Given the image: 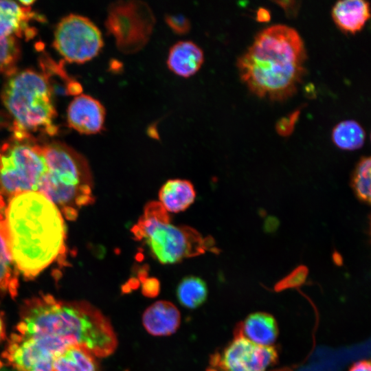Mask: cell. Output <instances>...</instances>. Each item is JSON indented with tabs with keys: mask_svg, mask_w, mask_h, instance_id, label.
<instances>
[{
	"mask_svg": "<svg viewBox=\"0 0 371 371\" xmlns=\"http://www.w3.org/2000/svg\"><path fill=\"white\" fill-rule=\"evenodd\" d=\"M370 16V4L363 0L339 1L332 9L335 23L346 33L361 31Z\"/></svg>",
	"mask_w": 371,
	"mask_h": 371,
	"instance_id": "cell-15",
	"label": "cell"
},
{
	"mask_svg": "<svg viewBox=\"0 0 371 371\" xmlns=\"http://www.w3.org/2000/svg\"><path fill=\"white\" fill-rule=\"evenodd\" d=\"M273 371H291L290 369H288V368H283V369H280V370H273Z\"/></svg>",
	"mask_w": 371,
	"mask_h": 371,
	"instance_id": "cell-38",
	"label": "cell"
},
{
	"mask_svg": "<svg viewBox=\"0 0 371 371\" xmlns=\"http://www.w3.org/2000/svg\"><path fill=\"white\" fill-rule=\"evenodd\" d=\"M16 329L24 336L27 331V326L23 321L20 322L17 326Z\"/></svg>",
	"mask_w": 371,
	"mask_h": 371,
	"instance_id": "cell-33",
	"label": "cell"
},
{
	"mask_svg": "<svg viewBox=\"0 0 371 371\" xmlns=\"http://www.w3.org/2000/svg\"><path fill=\"white\" fill-rule=\"evenodd\" d=\"M19 55V47L16 37L0 39V73L10 70Z\"/></svg>",
	"mask_w": 371,
	"mask_h": 371,
	"instance_id": "cell-23",
	"label": "cell"
},
{
	"mask_svg": "<svg viewBox=\"0 0 371 371\" xmlns=\"http://www.w3.org/2000/svg\"><path fill=\"white\" fill-rule=\"evenodd\" d=\"M21 316L27 326L23 339L54 359L74 346L105 357L117 346L109 319L85 301L47 304L32 298L25 302Z\"/></svg>",
	"mask_w": 371,
	"mask_h": 371,
	"instance_id": "cell-1",
	"label": "cell"
},
{
	"mask_svg": "<svg viewBox=\"0 0 371 371\" xmlns=\"http://www.w3.org/2000/svg\"><path fill=\"white\" fill-rule=\"evenodd\" d=\"M203 61L204 54L199 45L190 41H181L170 47L166 63L175 74L188 78L200 69Z\"/></svg>",
	"mask_w": 371,
	"mask_h": 371,
	"instance_id": "cell-13",
	"label": "cell"
},
{
	"mask_svg": "<svg viewBox=\"0 0 371 371\" xmlns=\"http://www.w3.org/2000/svg\"><path fill=\"white\" fill-rule=\"evenodd\" d=\"M5 207V206H1L0 207V214L4 212Z\"/></svg>",
	"mask_w": 371,
	"mask_h": 371,
	"instance_id": "cell-40",
	"label": "cell"
},
{
	"mask_svg": "<svg viewBox=\"0 0 371 371\" xmlns=\"http://www.w3.org/2000/svg\"><path fill=\"white\" fill-rule=\"evenodd\" d=\"M31 16L29 8L13 1L0 0V39L21 35L27 28Z\"/></svg>",
	"mask_w": 371,
	"mask_h": 371,
	"instance_id": "cell-17",
	"label": "cell"
},
{
	"mask_svg": "<svg viewBox=\"0 0 371 371\" xmlns=\"http://www.w3.org/2000/svg\"><path fill=\"white\" fill-rule=\"evenodd\" d=\"M45 170L38 191L49 199L68 220L92 203L93 181L85 158L66 144L53 142L42 145Z\"/></svg>",
	"mask_w": 371,
	"mask_h": 371,
	"instance_id": "cell-4",
	"label": "cell"
},
{
	"mask_svg": "<svg viewBox=\"0 0 371 371\" xmlns=\"http://www.w3.org/2000/svg\"><path fill=\"white\" fill-rule=\"evenodd\" d=\"M0 371H10V370H8L6 369H3V370H0Z\"/></svg>",
	"mask_w": 371,
	"mask_h": 371,
	"instance_id": "cell-42",
	"label": "cell"
},
{
	"mask_svg": "<svg viewBox=\"0 0 371 371\" xmlns=\"http://www.w3.org/2000/svg\"><path fill=\"white\" fill-rule=\"evenodd\" d=\"M52 371H100V369L92 354L74 346L54 359Z\"/></svg>",
	"mask_w": 371,
	"mask_h": 371,
	"instance_id": "cell-18",
	"label": "cell"
},
{
	"mask_svg": "<svg viewBox=\"0 0 371 371\" xmlns=\"http://www.w3.org/2000/svg\"><path fill=\"white\" fill-rule=\"evenodd\" d=\"M3 367V362L0 360V369Z\"/></svg>",
	"mask_w": 371,
	"mask_h": 371,
	"instance_id": "cell-41",
	"label": "cell"
},
{
	"mask_svg": "<svg viewBox=\"0 0 371 371\" xmlns=\"http://www.w3.org/2000/svg\"><path fill=\"white\" fill-rule=\"evenodd\" d=\"M300 113V110H297L289 114L287 117L280 119L276 124L277 133L283 137L289 136L294 131V126L298 120Z\"/></svg>",
	"mask_w": 371,
	"mask_h": 371,
	"instance_id": "cell-26",
	"label": "cell"
},
{
	"mask_svg": "<svg viewBox=\"0 0 371 371\" xmlns=\"http://www.w3.org/2000/svg\"><path fill=\"white\" fill-rule=\"evenodd\" d=\"M304 42L297 32L275 25L259 32L239 57L241 80L260 98L283 101L297 91L305 74Z\"/></svg>",
	"mask_w": 371,
	"mask_h": 371,
	"instance_id": "cell-3",
	"label": "cell"
},
{
	"mask_svg": "<svg viewBox=\"0 0 371 371\" xmlns=\"http://www.w3.org/2000/svg\"><path fill=\"white\" fill-rule=\"evenodd\" d=\"M348 371H371V365L369 360L363 359L354 363Z\"/></svg>",
	"mask_w": 371,
	"mask_h": 371,
	"instance_id": "cell-29",
	"label": "cell"
},
{
	"mask_svg": "<svg viewBox=\"0 0 371 371\" xmlns=\"http://www.w3.org/2000/svg\"><path fill=\"white\" fill-rule=\"evenodd\" d=\"M207 286L205 281L199 277L188 276L178 284L176 295L183 306L194 309L201 306L207 297Z\"/></svg>",
	"mask_w": 371,
	"mask_h": 371,
	"instance_id": "cell-19",
	"label": "cell"
},
{
	"mask_svg": "<svg viewBox=\"0 0 371 371\" xmlns=\"http://www.w3.org/2000/svg\"><path fill=\"white\" fill-rule=\"evenodd\" d=\"M34 2V1L33 0H23V1H19V3L23 7H29L30 5H31Z\"/></svg>",
	"mask_w": 371,
	"mask_h": 371,
	"instance_id": "cell-37",
	"label": "cell"
},
{
	"mask_svg": "<svg viewBox=\"0 0 371 371\" xmlns=\"http://www.w3.org/2000/svg\"><path fill=\"white\" fill-rule=\"evenodd\" d=\"M142 293L147 297H155L160 291L159 281L155 278H148L142 280Z\"/></svg>",
	"mask_w": 371,
	"mask_h": 371,
	"instance_id": "cell-27",
	"label": "cell"
},
{
	"mask_svg": "<svg viewBox=\"0 0 371 371\" xmlns=\"http://www.w3.org/2000/svg\"><path fill=\"white\" fill-rule=\"evenodd\" d=\"M103 45L100 30L85 16L69 14L56 27L54 46L68 62L89 61L100 52Z\"/></svg>",
	"mask_w": 371,
	"mask_h": 371,
	"instance_id": "cell-9",
	"label": "cell"
},
{
	"mask_svg": "<svg viewBox=\"0 0 371 371\" xmlns=\"http://www.w3.org/2000/svg\"><path fill=\"white\" fill-rule=\"evenodd\" d=\"M165 21L171 30L178 34L184 35L191 28L190 20L182 14H170L165 16Z\"/></svg>",
	"mask_w": 371,
	"mask_h": 371,
	"instance_id": "cell-25",
	"label": "cell"
},
{
	"mask_svg": "<svg viewBox=\"0 0 371 371\" xmlns=\"http://www.w3.org/2000/svg\"><path fill=\"white\" fill-rule=\"evenodd\" d=\"M155 23L150 6L142 1H118L108 8L106 28L124 54L142 49L149 41Z\"/></svg>",
	"mask_w": 371,
	"mask_h": 371,
	"instance_id": "cell-8",
	"label": "cell"
},
{
	"mask_svg": "<svg viewBox=\"0 0 371 371\" xmlns=\"http://www.w3.org/2000/svg\"><path fill=\"white\" fill-rule=\"evenodd\" d=\"M333 259L334 262L337 265H341L343 262L342 257L338 252L335 251L333 253Z\"/></svg>",
	"mask_w": 371,
	"mask_h": 371,
	"instance_id": "cell-34",
	"label": "cell"
},
{
	"mask_svg": "<svg viewBox=\"0 0 371 371\" xmlns=\"http://www.w3.org/2000/svg\"><path fill=\"white\" fill-rule=\"evenodd\" d=\"M371 159L363 157L356 165L351 177V187L356 197L361 202L370 203Z\"/></svg>",
	"mask_w": 371,
	"mask_h": 371,
	"instance_id": "cell-21",
	"label": "cell"
},
{
	"mask_svg": "<svg viewBox=\"0 0 371 371\" xmlns=\"http://www.w3.org/2000/svg\"><path fill=\"white\" fill-rule=\"evenodd\" d=\"M271 19V14L268 10L264 8H259L256 12V20L258 22L265 23Z\"/></svg>",
	"mask_w": 371,
	"mask_h": 371,
	"instance_id": "cell-32",
	"label": "cell"
},
{
	"mask_svg": "<svg viewBox=\"0 0 371 371\" xmlns=\"http://www.w3.org/2000/svg\"><path fill=\"white\" fill-rule=\"evenodd\" d=\"M10 339L11 340L10 341V342L16 344L21 343L23 340V336H21L16 334H12L10 336Z\"/></svg>",
	"mask_w": 371,
	"mask_h": 371,
	"instance_id": "cell-35",
	"label": "cell"
},
{
	"mask_svg": "<svg viewBox=\"0 0 371 371\" xmlns=\"http://www.w3.org/2000/svg\"><path fill=\"white\" fill-rule=\"evenodd\" d=\"M365 139L364 129L355 120L342 121L333 129V142L339 148L342 150L359 149L363 146Z\"/></svg>",
	"mask_w": 371,
	"mask_h": 371,
	"instance_id": "cell-20",
	"label": "cell"
},
{
	"mask_svg": "<svg viewBox=\"0 0 371 371\" xmlns=\"http://www.w3.org/2000/svg\"><path fill=\"white\" fill-rule=\"evenodd\" d=\"M308 273V269L305 265H299L289 274L278 282L274 286V289L278 292L300 286L305 282Z\"/></svg>",
	"mask_w": 371,
	"mask_h": 371,
	"instance_id": "cell-24",
	"label": "cell"
},
{
	"mask_svg": "<svg viewBox=\"0 0 371 371\" xmlns=\"http://www.w3.org/2000/svg\"><path fill=\"white\" fill-rule=\"evenodd\" d=\"M196 192L189 181L168 180L159 192V203L167 212L177 213L188 208L194 201Z\"/></svg>",
	"mask_w": 371,
	"mask_h": 371,
	"instance_id": "cell-16",
	"label": "cell"
},
{
	"mask_svg": "<svg viewBox=\"0 0 371 371\" xmlns=\"http://www.w3.org/2000/svg\"><path fill=\"white\" fill-rule=\"evenodd\" d=\"M234 335V339L221 352H216L210 357L212 369L215 371H266L277 363L276 347L258 345L240 335Z\"/></svg>",
	"mask_w": 371,
	"mask_h": 371,
	"instance_id": "cell-10",
	"label": "cell"
},
{
	"mask_svg": "<svg viewBox=\"0 0 371 371\" xmlns=\"http://www.w3.org/2000/svg\"><path fill=\"white\" fill-rule=\"evenodd\" d=\"M240 335L260 346H271L278 336V326L274 317L264 312L249 314L236 328Z\"/></svg>",
	"mask_w": 371,
	"mask_h": 371,
	"instance_id": "cell-14",
	"label": "cell"
},
{
	"mask_svg": "<svg viewBox=\"0 0 371 371\" xmlns=\"http://www.w3.org/2000/svg\"><path fill=\"white\" fill-rule=\"evenodd\" d=\"M5 202V199L0 194V204Z\"/></svg>",
	"mask_w": 371,
	"mask_h": 371,
	"instance_id": "cell-39",
	"label": "cell"
},
{
	"mask_svg": "<svg viewBox=\"0 0 371 371\" xmlns=\"http://www.w3.org/2000/svg\"><path fill=\"white\" fill-rule=\"evenodd\" d=\"M181 322L180 312L170 302L160 300L148 306L143 313L142 324L154 336H167L175 333Z\"/></svg>",
	"mask_w": 371,
	"mask_h": 371,
	"instance_id": "cell-12",
	"label": "cell"
},
{
	"mask_svg": "<svg viewBox=\"0 0 371 371\" xmlns=\"http://www.w3.org/2000/svg\"><path fill=\"white\" fill-rule=\"evenodd\" d=\"M139 284L140 282L138 279L135 278H132L122 286V291L124 293H128L132 290L137 289Z\"/></svg>",
	"mask_w": 371,
	"mask_h": 371,
	"instance_id": "cell-31",
	"label": "cell"
},
{
	"mask_svg": "<svg viewBox=\"0 0 371 371\" xmlns=\"http://www.w3.org/2000/svg\"><path fill=\"white\" fill-rule=\"evenodd\" d=\"M274 2L283 9L286 15L289 16H296L300 8L299 1H276Z\"/></svg>",
	"mask_w": 371,
	"mask_h": 371,
	"instance_id": "cell-28",
	"label": "cell"
},
{
	"mask_svg": "<svg viewBox=\"0 0 371 371\" xmlns=\"http://www.w3.org/2000/svg\"><path fill=\"white\" fill-rule=\"evenodd\" d=\"M105 117L106 110L103 104L89 95L76 96L67 109L69 126L82 134L100 133L104 127Z\"/></svg>",
	"mask_w": 371,
	"mask_h": 371,
	"instance_id": "cell-11",
	"label": "cell"
},
{
	"mask_svg": "<svg viewBox=\"0 0 371 371\" xmlns=\"http://www.w3.org/2000/svg\"><path fill=\"white\" fill-rule=\"evenodd\" d=\"M1 95L14 119L16 139H27L30 132L39 129L49 135L56 132L52 89L43 74L31 69L14 72L5 83Z\"/></svg>",
	"mask_w": 371,
	"mask_h": 371,
	"instance_id": "cell-6",
	"label": "cell"
},
{
	"mask_svg": "<svg viewBox=\"0 0 371 371\" xmlns=\"http://www.w3.org/2000/svg\"><path fill=\"white\" fill-rule=\"evenodd\" d=\"M5 337V328L2 318L0 317V341L4 339Z\"/></svg>",
	"mask_w": 371,
	"mask_h": 371,
	"instance_id": "cell-36",
	"label": "cell"
},
{
	"mask_svg": "<svg viewBox=\"0 0 371 371\" xmlns=\"http://www.w3.org/2000/svg\"><path fill=\"white\" fill-rule=\"evenodd\" d=\"M131 232L137 240H144L152 256L163 265L175 264L188 258L217 252L212 236L204 237L195 229L170 223L168 212L159 202L147 203Z\"/></svg>",
	"mask_w": 371,
	"mask_h": 371,
	"instance_id": "cell-5",
	"label": "cell"
},
{
	"mask_svg": "<svg viewBox=\"0 0 371 371\" xmlns=\"http://www.w3.org/2000/svg\"><path fill=\"white\" fill-rule=\"evenodd\" d=\"M45 170L42 146L16 139L0 149V194L13 196L37 192Z\"/></svg>",
	"mask_w": 371,
	"mask_h": 371,
	"instance_id": "cell-7",
	"label": "cell"
},
{
	"mask_svg": "<svg viewBox=\"0 0 371 371\" xmlns=\"http://www.w3.org/2000/svg\"><path fill=\"white\" fill-rule=\"evenodd\" d=\"M3 228L14 265L27 279L34 278L64 251L63 215L38 192H23L8 200Z\"/></svg>",
	"mask_w": 371,
	"mask_h": 371,
	"instance_id": "cell-2",
	"label": "cell"
},
{
	"mask_svg": "<svg viewBox=\"0 0 371 371\" xmlns=\"http://www.w3.org/2000/svg\"><path fill=\"white\" fill-rule=\"evenodd\" d=\"M279 225L278 220L275 217H268L264 224V229L267 232H275Z\"/></svg>",
	"mask_w": 371,
	"mask_h": 371,
	"instance_id": "cell-30",
	"label": "cell"
},
{
	"mask_svg": "<svg viewBox=\"0 0 371 371\" xmlns=\"http://www.w3.org/2000/svg\"><path fill=\"white\" fill-rule=\"evenodd\" d=\"M4 212L0 214V291L8 289L10 282L17 278L18 271L14 265L5 241L3 228Z\"/></svg>",
	"mask_w": 371,
	"mask_h": 371,
	"instance_id": "cell-22",
	"label": "cell"
}]
</instances>
